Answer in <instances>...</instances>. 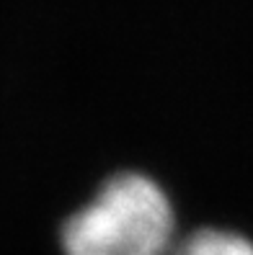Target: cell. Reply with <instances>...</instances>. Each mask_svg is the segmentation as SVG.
Listing matches in <instances>:
<instances>
[{"mask_svg": "<svg viewBox=\"0 0 253 255\" xmlns=\"http://www.w3.org/2000/svg\"><path fill=\"white\" fill-rule=\"evenodd\" d=\"M176 219L153 178L119 173L62 224L65 255H173Z\"/></svg>", "mask_w": 253, "mask_h": 255, "instance_id": "6da1fadb", "label": "cell"}, {"mask_svg": "<svg viewBox=\"0 0 253 255\" xmlns=\"http://www.w3.org/2000/svg\"><path fill=\"white\" fill-rule=\"evenodd\" d=\"M173 255H253V243L238 232L207 227L178 243Z\"/></svg>", "mask_w": 253, "mask_h": 255, "instance_id": "7a4b0ae2", "label": "cell"}]
</instances>
